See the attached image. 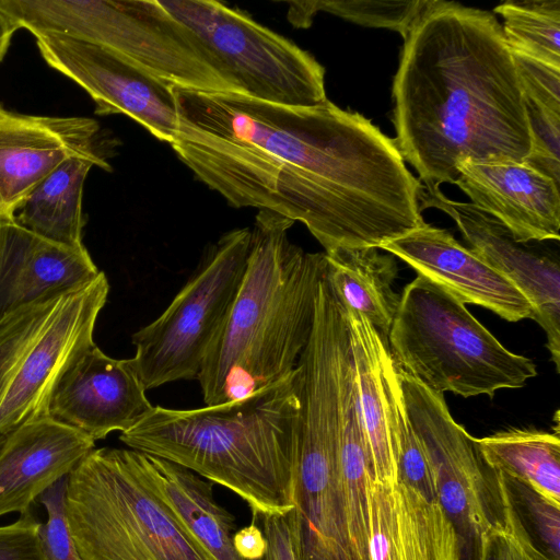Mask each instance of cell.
<instances>
[{
	"instance_id": "cell-13",
	"label": "cell",
	"mask_w": 560,
	"mask_h": 560,
	"mask_svg": "<svg viewBox=\"0 0 560 560\" xmlns=\"http://www.w3.org/2000/svg\"><path fill=\"white\" fill-rule=\"evenodd\" d=\"M45 62L94 101L97 115L122 114L172 143L178 129L174 84L106 47L58 34H37Z\"/></svg>"
},
{
	"instance_id": "cell-31",
	"label": "cell",
	"mask_w": 560,
	"mask_h": 560,
	"mask_svg": "<svg viewBox=\"0 0 560 560\" xmlns=\"http://www.w3.org/2000/svg\"><path fill=\"white\" fill-rule=\"evenodd\" d=\"M68 476L61 478L38 497L47 511V522L39 528L44 560H82L73 540L67 517Z\"/></svg>"
},
{
	"instance_id": "cell-36",
	"label": "cell",
	"mask_w": 560,
	"mask_h": 560,
	"mask_svg": "<svg viewBox=\"0 0 560 560\" xmlns=\"http://www.w3.org/2000/svg\"><path fill=\"white\" fill-rule=\"evenodd\" d=\"M267 542L262 560H296L287 514L260 516Z\"/></svg>"
},
{
	"instance_id": "cell-32",
	"label": "cell",
	"mask_w": 560,
	"mask_h": 560,
	"mask_svg": "<svg viewBox=\"0 0 560 560\" xmlns=\"http://www.w3.org/2000/svg\"><path fill=\"white\" fill-rule=\"evenodd\" d=\"M532 147L524 163L560 184V113L525 100Z\"/></svg>"
},
{
	"instance_id": "cell-37",
	"label": "cell",
	"mask_w": 560,
	"mask_h": 560,
	"mask_svg": "<svg viewBox=\"0 0 560 560\" xmlns=\"http://www.w3.org/2000/svg\"><path fill=\"white\" fill-rule=\"evenodd\" d=\"M233 546L243 560L264 559L267 549L264 533L255 523L234 533Z\"/></svg>"
},
{
	"instance_id": "cell-10",
	"label": "cell",
	"mask_w": 560,
	"mask_h": 560,
	"mask_svg": "<svg viewBox=\"0 0 560 560\" xmlns=\"http://www.w3.org/2000/svg\"><path fill=\"white\" fill-rule=\"evenodd\" d=\"M299 425L292 510L296 560H354L340 468V369L313 359L296 372Z\"/></svg>"
},
{
	"instance_id": "cell-19",
	"label": "cell",
	"mask_w": 560,
	"mask_h": 560,
	"mask_svg": "<svg viewBox=\"0 0 560 560\" xmlns=\"http://www.w3.org/2000/svg\"><path fill=\"white\" fill-rule=\"evenodd\" d=\"M94 448L89 435L48 416L8 433L0 446V516L28 511Z\"/></svg>"
},
{
	"instance_id": "cell-21",
	"label": "cell",
	"mask_w": 560,
	"mask_h": 560,
	"mask_svg": "<svg viewBox=\"0 0 560 560\" xmlns=\"http://www.w3.org/2000/svg\"><path fill=\"white\" fill-rule=\"evenodd\" d=\"M88 249L60 245L0 221V320L97 277Z\"/></svg>"
},
{
	"instance_id": "cell-11",
	"label": "cell",
	"mask_w": 560,
	"mask_h": 560,
	"mask_svg": "<svg viewBox=\"0 0 560 560\" xmlns=\"http://www.w3.org/2000/svg\"><path fill=\"white\" fill-rule=\"evenodd\" d=\"M250 229L222 235L170 305L132 335V358L145 389L197 380L241 284Z\"/></svg>"
},
{
	"instance_id": "cell-6",
	"label": "cell",
	"mask_w": 560,
	"mask_h": 560,
	"mask_svg": "<svg viewBox=\"0 0 560 560\" xmlns=\"http://www.w3.org/2000/svg\"><path fill=\"white\" fill-rule=\"evenodd\" d=\"M387 346L396 369L439 394L492 398L537 375L533 360L508 350L455 295L419 275L399 295Z\"/></svg>"
},
{
	"instance_id": "cell-12",
	"label": "cell",
	"mask_w": 560,
	"mask_h": 560,
	"mask_svg": "<svg viewBox=\"0 0 560 560\" xmlns=\"http://www.w3.org/2000/svg\"><path fill=\"white\" fill-rule=\"evenodd\" d=\"M395 368V366H394ZM404 405L425 452L436 492L457 529L474 537L501 515L495 472L439 394L395 368Z\"/></svg>"
},
{
	"instance_id": "cell-30",
	"label": "cell",
	"mask_w": 560,
	"mask_h": 560,
	"mask_svg": "<svg viewBox=\"0 0 560 560\" xmlns=\"http://www.w3.org/2000/svg\"><path fill=\"white\" fill-rule=\"evenodd\" d=\"M495 478L501 515L479 535L478 560H549L533 542L502 476Z\"/></svg>"
},
{
	"instance_id": "cell-39",
	"label": "cell",
	"mask_w": 560,
	"mask_h": 560,
	"mask_svg": "<svg viewBox=\"0 0 560 560\" xmlns=\"http://www.w3.org/2000/svg\"><path fill=\"white\" fill-rule=\"evenodd\" d=\"M7 434H0V446L3 443Z\"/></svg>"
},
{
	"instance_id": "cell-20",
	"label": "cell",
	"mask_w": 560,
	"mask_h": 560,
	"mask_svg": "<svg viewBox=\"0 0 560 560\" xmlns=\"http://www.w3.org/2000/svg\"><path fill=\"white\" fill-rule=\"evenodd\" d=\"M370 513V560H462L456 525L416 489L373 480Z\"/></svg>"
},
{
	"instance_id": "cell-25",
	"label": "cell",
	"mask_w": 560,
	"mask_h": 560,
	"mask_svg": "<svg viewBox=\"0 0 560 560\" xmlns=\"http://www.w3.org/2000/svg\"><path fill=\"white\" fill-rule=\"evenodd\" d=\"M93 166L96 163L90 159L66 160L24 198L12 221L50 242L73 248L84 246L82 196Z\"/></svg>"
},
{
	"instance_id": "cell-4",
	"label": "cell",
	"mask_w": 560,
	"mask_h": 560,
	"mask_svg": "<svg viewBox=\"0 0 560 560\" xmlns=\"http://www.w3.org/2000/svg\"><path fill=\"white\" fill-rule=\"evenodd\" d=\"M298 425L294 371L225 404L155 406L119 440L224 486L247 503L255 520L292 510Z\"/></svg>"
},
{
	"instance_id": "cell-17",
	"label": "cell",
	"mask_w": 560,
	"mask_h": 560,
	"mask_svg": "<svg viewBox=\"0 0 560 560\" xmlns=\"http://www.w3.org/2000/svg\"><path fill=\"white\" fill-rule=\"evenodd\" d=\"M380 249L400 258L465 305L486 307L508 322L532 319L533 308L525 295L444 229L424 222Z\"/></svg>"
},
{
	"instance_id": "cell-18",
	"label": "cell",
	"mask_w": 560,
	"mask_h": 560,
	"mask_svg": "<svg viewBox=\"0 0 560 560\" xmlns=\"http://www.w3.org/2000/svg\"><path fill=\"white\" fill-rule=\"evenodd\" d=\"M457 170L454 184L516 241L559 242L560 191L552 178L514 161H464Z\"/></svg>"
},
{
	"instance_id": "cell-28",
	"label": "cell",
	"mask_w": 560,
	"mask_h": 560,
	"mask_svg": "<svg viewBox=\"0 0 560 560\" xmlns=\"http://www.w3.org/2000/svg\"><path fill=\"white\" fill-rule=\"evenodd\" d=\"M429 2L430 0L291 1L288 20L295 27H308L316 13L327 12L363 26L396 31L405 38Z\"/></svg>"
},
{
	"instance_id": "cell-40",
	"label": "cell",
	"mask_w": 560,
	"mask_h": 560,
	"mask_svg": "<svg viewBox=\"0 0 560 560\" xmlns=\"http://www.w3.org/2000/svg\"><path fill=\"white\" fill-rule=\"evenodd\" d=\"M259 560H262V559H259Z\"/></svg>"
},
{
	"instance_id": "cell-24",
	"label": "cell",
	"mask_w": 560,
	"mask_h": 560,
	"mask_svg": "<svg viewBox=\"0 0 560 560\" xmlns=\"http://www.w3.org/2000/svg\"><path fill=\"white\" fill-rule=\"evenodd\" d=\"M148 455L159 493L191 535L215 560H243L233 546L234 516L215 501L213 482L178 464Z\"/></svg>"
},
{
	"instance_id": "cell-35",
	"label": "cell",
	"mask_w": 560,
	"mask_h": 560,
	"mask_svg": "<svg viewBox=\"0 0 560 560\" xmlns=\"http://www.w3.org/2000/svg\"><path fill=\"white\" fill-rule=\"evenodd\" d=\"M42 523L31 510L8 525L0 526V560H44L39 528Z\"/></svg>"
},
{
	"instance_id": "cell-33",
	"label": "cell",
	"mask_w": 560,
	"mask_h": 560,
	"mask_svg": "<svg viewBox=\"0 0 560 560\" xmlns=\"http://www.w3.org/2000/svg\"><path fill=\"white\" fill-rule=\"evenodd\" d=\"M523 97L560 113V68L512 51Z\"/></svg>"
},
{
	"instance_id": "cell-15",
	"label": "cell",
	"mask_w": 560,
	"mask_h": 560,
	"mask_svg": "<svg viewBox=\"0 0 560 560\" xmlns=\"http://www.w3.org/2000/svg\"><path fill=\"white\" fill-rule=\"evenodd\" d=\"M71 158L110 170L96 120L21 114L0 104V221L12 220L24 198Z\"/></svg>"
},
{
	"instance_id": "cell-16",
	"label": "cell",
	"mask_w": 560,
	"mask_h": 560,
	"mask_svg": "<svg viewBox=\"0 0 560 560\" xmlns=\"http://www.w3.org/2000/svg\"><path fill=\"white\" fill-rule=\"evenodd\" d=\"M145 390L132 358H110L94 345L59 380L47 416L102 440L129 430L153 408Z\"/></svg>"
},
{
	"instance_id": "cell-7",
	"label": "cell",
	"mask_w": 560,
	"mask_h": 560,
	"mask_svg": "<svg viewBox=\"0 0 560 560\" xmlns=\"http://www.w3.org/2000/svg\"><path fill=\"white\" fill-rule=\"evenodd\" d=\"M0 12L16 30L106 47L176 86L232 92L159 0H0Z\"/></svg>"
},
{
	"instance_id": "cell-14",
	"label": "cell",
	"mask_w": 560,
	"mask_h": 560,
	"mask_svg": "<svg viewBox=\"0 0 560 560\" xmlns=\"http://www.w3.org/2000/svg\"><path fill=\"white\" fill-rule=\"evenodd\" d=\"M420 210L438 208L456 223L468 248L506 277L528 300L547 336V348L560 371V265L558 254L515 240L499 220L470 202L446 198L423 186Z\"/></svg>"
},
{
	"instance_id": "cell-5",
	"label": "cell",
	"mask_w": 560,
	"mask_h": 560,
	"mask_svg": "<svg viewBox=\"0 0 560 560\" xmlns=\"http://www.w3.org/2000/svg\"><path fill=\"white\" fill-rule=\"evenodd\" d=\"M67 517L82 560H215L159 493L149 455L101 447L68 475Z\"/></svg>"
},
{
	"instance_id": "cell-26",
	"label": "cell",
	"mask_w": 560,
	"mask_h": 560,
	"mask_svg": "<svg viewBox=\"0 0 560 560\" xmlns=\"http://www.w3.org/2000/svg\"><path fill=\"white\" fill-rule=\"evenodd\" d=\"M559 419L555 432L511 428L476 439L490 469L514 479L560 506Z\"/></svg>"
},
{
	"instance_id": "cell-27",
	"label": "cell",
	"mask_w": 560,
	"mask_h": 560,
	"mask_svg": "<svg viewBox=\"0 0 560 560\" xmlns=\"http://www.w3.org/2000/svg\"><path fill=\"white\" fill-rule=\"evenodd\" d=\"M493 12L511 51L560 68V0L505 1Z\"/></svg>"
},
{
	"instance_id": "cell-23",
	"label": "cell",
	"mask_w": 560,
	"mask_h": 560,
	"mask_svg": "<svg viewBox=\"0 0 560 560\" xmlns=\"http://www.w3.org/2000/svg\"><path fill=\"white\" fill-rule=\"evenodd\" d=\"M377 247L338 248L326 256V279L342 305L364 316L387 343L399 295L396 260Z\"/></svg>"
},
{
	"instance_id": "cell-2",
	"label": "cell",
	"mask_w": 560,
	"mask_h": 560,
	"mask_svg": "<svg viewBox=\"0 0 560 560\" xmlns=\"http://www.w3.org/2000/svg\"><path fill=\"white\" fill-rule=\"evenodd\" d=\"M393 83L396 145L428 189L464 161L523 163L532 138L512 51L493 13L430 0Z\"/></svg>"
},
{
	"instance_id": "cell-22",
	"label": "cell",
	"mask_w": 560,
	"mask_h": 560,
	"mask_svg": "<svg viewBox=\"0 0 560 560\" xmlns=\"http://www.w3.org/2000/svg\"><path fill=\"white\" fill-rule=\"evenodd\" d=\"M347 314L361 424L375 481L395 485L397 469L386 376L388 346L364 316L350 310Z\"/></svg>"
},
{
	"instance_id": "cell-3",
	"label": "cell",
	"mask_w": 560,
	"mask_h": 560,
	"mask_svg": "<svg viewBox=\"0 0 560 560\" xmlns=\"http://www.w3.org/2000/svg\"><path fill=\"white\" fill-rule=\"evenodd\" d=\"M293 221L260 210L245 271L197 381L206 405L242 398L289 375L314 326L325 253L289 240Z\"/></svg>"
},
{
	"instance_id": "cell-1",
	"label": "cell",
	"mask_w": 560,
	"mask_h": 560,
	"mask_svg": "<svg viewBox=\"0 0 560 560\" xmlns=\"http://www.w3.org/2000/svg\"><path fill=\"white\" fill-rule=\"evenodd\" d=\"M178 159L236 208L302 222L324 247H377L420 226V180L394 139L326 100L311 107L174 85Z\"/></svg>"
},
{
	"instance_id": "cell-29",
	"label": "cell",
	"mask_w": 560,
	"mask_h": 560,
	"mask_svg": "<svg viewBox=\"0 0 560 560\" xmlns=\"http://www.w3.org/2000/svg\"><path fill=\"white\" fill-rule=\"evenodd\" d=\"M386 376L390 398L397 481L416 489L429 500H436L431 468L425 452L408 418L392 358L387 364Z\"/></svg>"
},
{
	"instance_id": "cell-8",
	"label": "cell",
	"mask_w": 560,
	"mask_h": 560,
	"mask_svg": "<svg viewBox=\"0 0 560 560\" xmlns=\"http://www.w3.org/2000/svg\"><path fill=\"white\" fill-rule=\"evenodd\" d=\"M109 284L104 272L0 320V434L47 416L51 395L70 365L94 346Z\"/></svg>"
},
{
	"instance_id": "cell-34",
	"label": "cell",
	"mask_w": 560,
	"mask_h": 560,
	"mask_svg": "<svg viewBox=\"0 0 560 560\" xmlns=\"http://www.w3.org/2000/svg\"><path fill=\"white\" fill-rule=\"evenodd\" d=\"M505 478L517 489V497L544 545L545 555L549 560H559L560 506L548 502L523 483Z\"/></svg>"
},
{
	"instance_id": "cell-9",
	"label": "cell",
	"mask_w": 560,
	"mask_h": 560,
	"mask_svg": "<svg viewBox=\"0 0 560 560\" xmlns=\"http://www.w3.org/2000/svg\"><path fill=\"white\" fill-rule=\"evenodd\" d=\"M232 92L292 107L324 103L325 69L247 14L209 0H159Z\"/></svg>"
},
{
	"instance_id": "cell-38",
	"label": "cell",
	"mask_w": 560,
	"mask_h": 560,
	"mask_svg": "<svg viewBox=\"0 0 560 560\" xmlns=\"http://www.w3.org/2000/svg\"><path fill=\"white\" fill-rule=\"evenodd\" d=\"M16 31L14 25L0 12V63L8 52L12 37Z\"/></svg>"
}]
</instances>
